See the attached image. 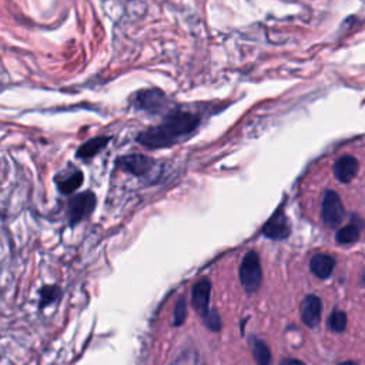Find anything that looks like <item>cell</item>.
Masks as SVG:
<instances>
[{"mask_svg": "<svg viewBox=\"0 0 365 365\" xmlns=\"http://www.w3.org/2000/svg\"><path fill=\"white\" fill-rule=\"evenodd\" d=\"M110 137H96L84 143L78 150H77V157L80 158H90L94 157L101 148H104L108 143Z\"/></svg>", "mask_w": 365, "mask_h": 365, "instance_id": "7c38bea8", "label": "cell"}, {"mask_svg": "<svg viewBox=\"0 0 365 365\" xmlns=\"http://www.w3.org/2000/svg\"><path fill=\"white\" fill-rule=\"evenodd\" d=\"M96 207V195L90 191L77 194L67 204V217L71 225L87 218Z\"/></svg>", "mask_w": 365, "mask_h": 365, "instance_id": "3957f363", "label": "cell"}, {"mask_svg": "<svg viewBox=\"0 0 365 365\" xmlns=\"http://www.w3.org/2000/svg\"><path fill=\"white\" fill-rule=\"evenodd\" d=\"M81 182H83V174L80 171H74V173L57 180L58 188L63 194L73 192L76 188H78L81 185Z\"/></svg>", "mask_w": 365, "mask_h": 365, "instance_id": "5bb4252c", "label": "cell"}, {"mask_svg": "<svg viewBox=\"0 0 365 365\" xmlns=\"http://www.w3.org/2000/svg\"><path fill=\"white\" fill-rule=\"evenodd\" d=\"M309 267L315 277L325 279L332 274L335 267V259L328 254H317L311 258Z\"/></svg>", "mask_w": 365, "mask_h": 365, "instance_id": "8fae6325", "label": "cell"}, {"mask_svg": "<svg viewBox=\"0 0 365 365\" xmlns=\"http://www.w3.org/2000/svg\"><path fill=\"white\" fill-rule=\"evenodd\" d=\"M200 124V118L190 111H171L161 124L150 127L138 134L140 144L148 148H163L175 144L181 138L191 134Z\"/></svg>", "mask_w": 365, "mask_h": 365, "instance_id": "6da1fadb", "label": "cell"}, {"mask_svg": "<svg viewBox=\"0 0 365 365\" xmlns=\"http://www.w3.org/2000/svg\"><path fill=\"white\" fill-rule=\"evenodd\" d=\"M240 281L248 294L257 292L262 282V271L259 257L255 251H248L240 265Z\"/></svg>", "mask_w": 365, "mask_h": 365, "instance_id": "7a4b0ae2", "label": "cell"}, {"mask_svg": "<svg viewBox=\"0 0 365 365\" xmlns=\"http://www.w3.org/2000/svg\"><path fill=\"white\" fill-rule=\"evenodd\" d=\"M167 100L164 94L158 90H143L135 97V106L141 110L157 113L164 108Z\"/></svg>", "mask_w": 365, "mask_h": 365, "instance_id": "ba28073f", "label": "cell"}, {"mask_svg": "<svg viewBox=\"0 0 365 365\" xmlns=\"http://www.w3.org/2000/svg\"><path fill=\"white\" fill-rule=\"evenodd\" d=\"M338 365H358V364L354 361H344V362H339Z\"/></svg>", "mask_w": 365, "mask_h": 365, "instance_id": "44dd1931", "label": "cell"}, {"mask_svg": "<svg viewBox=\"0 0 365 365\" xmlns=\"http://www.w3.org/2000/svg\"><path fill=\"white\" fill-rule=\"evenodd\" d=\"M210 297H211V282L202 278L192 287V294H191L192 307L195 312L202 318L210 312V308H208Z\"/></svg>", "mask_w": 365, "mask_h": 365, "instance_id": "8992f818", "label": "cell"}, {"mask_svg": "<svg viewBox=\"0 0 365 365\" xmlns=\"http://www.w3.org/2000/svg\"><path fill=\"white\" fill-rule=\"evenodd\" d=\"M251 351L258 365H272L269 348L264 341L258 338H251Z\"/></svg>", "mask_w": 365, "mask_h": 365, "instance_id": "4fadbf2b", "label": "cell"}, {"mask_svg": "<svg viewBox=\"0 0 365 365\" xmlns=\"http://www.w3.org/2000/svg\"><path fill=\"white\" fill-rule=\"evenodd\" d=\"M345 215L344 205L341 202L339 195L335 191H327L322 198L321 204V217L327 227L335 228L342 222V218Z\"/></svg>", "mask_w": 365, "mask_h": 365, "instance_id": "277c9868", "label": "cell"}, {"mask_svg": "<svg viewBox=\"0 0 365 365\" xmlns=\"http://www.w3.org/2000/svg\"><path fill=\"white\" fill-rule=\"evenodd\" d=\"M279 365H305L304 362H301L299 359H294V358H287V359H282L279 362Z\"/></svg>", "mask_w": 365, "mask_h": 365, "instance_id": "ffe728a7", "label": "cell"}, {"mask_svg": "<svg viewBox=\"0 0 365 365\" xmlns=\"http://www.w3.org/2000/svg\"><path fill=\"white\" fill-rule=\"evenodd\" d=\"M322 302L317 295H307L301 302V319L309 327L315 328L321 321Z\"/></svg>", "mask_w": 365, "mask_h": 365, "instance_id": "52a82bcc", "label": "cell"}, {"mask_svg": "<svg viewBox=\"0 0 365 365\" xmlns=\"http://www.w3.org/2000/svg\"><path fill=\"white\" fill-rule=\"evenodd\" d=\"M58 288H56V287H44L41 291H40V297H41V307H44V305H48V304H51L53 301H56L57 298H58Z\"/></svg>", "mask_w": 365, "mask_h": 365, "instance_id": "ac0fdd59", "label": "cell"}, {"mask_svg": "<svg viewBox=\"0 0 365 365\" xmlns=\"http://www.w3.org/2000/svg\"><path fill=\"white\" fill-rule=\"evenodd\" d=\"M359 238V228L355 224H348L336 232L338 244H352Z\"/></svg>", "mask_w": 365, "mask_h": 365, "instance_id": "9a60e30c", "label": "cell"}, {"mask_svg": "<svg viewBox=\"0 0 365 365\" xmlns=\"http://www.w3.org/2000/svg\"><path fill=\"white\" fill-rule=\"evenodd\" d=\"M204 322L211 331H220L221 329V319H220V315H218L217 309H210V312L204 317Z\"/></svg>", "mask_w": 365, "mask_h": 365, "instance_id": "d6986e66", "label": "cell"}, {"mask_svg": "<svg viewBox=\"0 0 365 365\" xmlns=\"http://www.w3.org/2000/svg\"><path fill=\"white\" fill-rule=\"evenodd\" d=\"M118 165L127 173H131L134 175H143L148 173V170L151 168L153 160L143 154H130V155L121 157L118 160Z\"/></svg>", "mask_w": 365, "mask_h": 365, "instance_id": "9c48e42d", "label": "cell"}, {"mask_svg": "<svg viewBox=\"0 0 365 365\" xmlns=\"http://www.w3.org/2000/svg\"><path fill=\"white\" fill-rule=\"evenodd\" d=\"M346 322H348V318H346V314L344 311H339V309H335L331 317L328 318V327L335 331V332H341L346 328Z\"/></svg>", "mask_w": 365, "mask_h": 365, "instance_id": "2e32d148", "label": "cell"}, {"mask_svg": "<svg viewBox=\"0 0 365 365\" xmlns=\"http://www.w3.org/2000/svg\"><path fill=\"white\" fill-rule=\"evenodd\" d=\"M291 227L282 210H278L264 225L262 234L271 240H284L289 235Z\"/></svg>", "mask_w": 365, "mask_h": 365, "instance_id": "5b68a950", "label": "cell"}, {"mask_svg": "<svg viewBox=\"0 0 365 365\" xmlns=\"http://www.w3.org/2000/svg\"><path fill=\"white\" fill-rule=\"evenodd\" d=\"M358 160L352 155H342L334 164V174L341 182H349L358 173Z\"/></svg>", "mask_w": 365, "mask_h": 365, "instance_id": "30bf717a", "label": "cell"}, {"mask_svg": "<svg viewBox=\"0 0 365 365\" xmlns=\"http://www.w3.org/2000/svg\"><path fill=\"white\" fill-rule=\"evenodd\" d=\"M187 317V304L184 298H180L174 307V317H173V325L180 327Z\"/></svg>", "mask_w": 365, "mask_h": 365, "instance_id": "e0dca14e", "label": "cell"}]
</instances>
